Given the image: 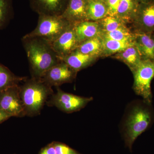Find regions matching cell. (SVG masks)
<instances>
[{
	"mask_svg": "<svg viewBox=\"0 0 154 154\" xmlns=\"http://www.w3.org/2000/svg\"><path fill=\"white\" fill-rule=\"evenodd\" d=\"M22 43L26 53L32 77L40 79L52 67L61 61L50 42L39 37H25Z\"/></svg>",
	"mask_w": 154,
	"mask_h": 154,
	"instance_id": "obj_1",
	"label": "cell"
},
{
	"mask_svg": "<svg viewBox=\"0 0 154 154\" xmlns=\"http://www.w3.org/2000/svg\"><path fill=\"white\" fill-rule=\"evenodd\" d=\"M149 104L143 102L131 103L125 115L122 131L127 146L131 150L137 138L150 126L153 113Z\"/></svg>",
	"mask_w": 154,
	"mask_h": 154,
	"instance_id": "obj_2",
	"label": "cell"
},
{
	"mask_svg": "<svg viewBox=\"0 0 154 154\" xmlns=\"http://www.w3.org/2000/svg\"><path fill=\"white\" fill-rule=\"evenodd\" d=\"M20 86V96L24 106L25 116L40 114L49 96L54 94L50 87L40 79L32 77Z\"/></svg>",
	"mask_w": 154,
	"mask_h": 154,
	"instance_id": "obj_3",
	"label": "cell"
},
{
	"mask_svg": "<svg viewBox=\"0 0 154 154\" xmlns=\"http://www.w3.org/2000/svg\"><path fill=\"white\" fill-rule=\"evenodd\" d=\"M72 24L61 15L41 14L39 15L36 28L24 36L41 37L50 42H52L58 38Z\"/></svg>",
	"mask_w": 154,
	"mask_h": 154,
	"instance_id": "obj_4",
	"label": "cell"
},
{
	"mask_svg": "<svg viewBox=\"0 0 154 154\" xmlns=\"http://www.w3.org/2000/svg\"><path fill=\"white\" fill-rule=\"evenodd\" d=\"M134 77V91L142 97L144 101L151 104L152 99L151 82L154 78L153 63L143 60L132 70Z\"/></svg>",
	"mask_w": 154,
	"mask_h": 154,
	"instance_id": "obj_5",
	"label": "cell"
},
{
	"mask_svg": "<svg viewBox=\"0 0 154 154\" xmlns=\"http://www.w3.org/2000/svg\"><path fill=\"white\" fill-rule=\"evenodd\" d=\"M92 100L93 97H82L66 93L57 87L56 93L51 95L47 104L65 113H70L79 111Z\"/></svg>",
	"mask_w": 154,
	"mask_h": 154,
	"instance_id": "obj_6",
	"label": "cell"
},
{
	"mask_svg": "<svg viewBox=\"0 0 154 154\" xmlns=\"http://www.w3.org/2000/svg\"><path fill=\"white\" fill-rule=\"evenodd\" d=\"M20 90V86L17 85L0 92V109L12 117L25 116Z\"/></svg>",
	"mask_w": 154,
	"mask_h": 154,
	"instance_id": "obj_7",
	"label": "cell"
},
{
	"mask_svg": "<svg viewBox=\"0 0 154 154\" xmlns=\"http://www.w3.org/2000/svg\"><path fill=\"white\" fill-rule=\"evenodd\" d=\"M77 72L68 65L61 61L52 67L40 79L50 87H56L72 82L75 79Z\"/></svg>",
	"mask_w": 154,
	"mask_h": 154,
	"instance_id": "obj_8",
	"label": "cell"
},
{
	"mask_svg": "<svg viewBox=\"0 0 154 154\" xmlns=\"http://www.w3.org/2000/svg\"><path fill=\"white\" fill-rule=\"evenodd\" d=\"M131 24L134 32L154 33V1L140 3Z\"/></svg>",
	"mask_w": 154,
	"mask_h": 154,
	"instance_id": "obj_9",
	"label": "cell"
},
{
	"mask_svg": "<svg viewBox=\"0 0 154 154\" xmlns=\"http://www.w3.org/2000/svg\"><path fill=\"white\" fill-rule=\"evenodd\" d=\"M50 43L59 58L68 55L76 50L80 43L77 40L74 24H72L55 41Z\"/></svg>",
	"mask_w": 154,
	"mask_h": 154,
	"instance_id": "obj_10",
	"label": "cell"
},
{
	"mask_svg": "<svg viewBox=\"0 0 154 154\" xmlns=\"http://www.w3.org/2000/svg\"><path fill=\"white\" fill-rule=\"evenodd\" d=\"M69 0H29L30 7L39 15L60 16Z\"/></svg>",
	"mask_w": 154,
	"mask_h": 154,
	"instance_id": "obj_11",
	"label": "cell"
},
{
	"mask_svg": "<svg viewBox=\"0 0 154 154\" xmlns=\"http://www.w3.org/2000/svg\"><path fill=\"white\" fill-rule=\"evenodd\" d=\"M134 32V45L143 60L154 61V34Z\"/></svg>",
	"mask_w": 154,
	"mask_h": 154,
	"instance_id": "obj_12",
	"label": "cell"
},
{
	"mask_svg": "<svg viewBox=\"0 0 154 154\" xmlns=\"http://www.w3.org/2000/svg\"><path fill=\"white\" fill-rule=\"evenodd\" d=\"M88 0H69L61 16L71 23L75 24L87 21V5Z\"/></svg>",
	"mask_w": 154,
	"mask_h": 154,
	"instance_id": "obj_13",
	"label": "cell"
},
{
	"mask_svg": "<svg viewBox=\"0 0 154 154\" xmlns=\"http://www.w3.org/2000/svg\"><path fill=\"white\" fill-rule=\"evenodd\" d=\"M74 28L79 43L94 38L101 36L102 30L98 22L84 21L74 24Z\"/></svg>",
	"mask_w": 154,
	"mask_h": 154,
	"instance_id": "obj_14",
	"label": "cell"
},
{
	"mask_svg": "<svg viewBox=\"0 0 154 154\" xmlns=\"http://www.w3.org/2000/svg\"><path fill=\"white\" fill-rule=\"evenodd\" d=\"M97 59L92 56L83 54L77 49L68 55L60 58L61 60L68 65L77 72L93 64Z\"/></svg>",
	"mask_w": 154,
	"mask_h": 154,
	"instance_id": "obj_15",
	"label": "cell"
},
{
	"mask_svg": "<svg viewBox=\"0 0 154 154\" xmlns=\"http://www.w3.org/2000/svg\"><path fill=\"white\" fill-rule=\"evenodd\" d=\"M87 20L98 22L108 16L107 3L102 0H88Z\"/></svg>",
	"mask_w": 154,
	"mask_h": 154,
	"instance_id": "obj_16",
	"label": "cell"
},
{
	"mask_svg": "<svg viewBox=\"0 0 154 154\" xmlns=\"http://www.w3.org/2000/svg\"><path fill=\"white\" fill-rule=\"evenodd\" d=\"M139 3L137 0H120L116 17L127 25L131 23L137 12Z\"/></svg>",
	"mask_w": 154,
	"mask_h": 154,
	"instance_id": "obj_17",
	"label": "cell"
},
{
	"mask_svg": "<svg viewBox=\"0 0 154 154\" xmlns=\"http://www.w3.org/2000/svg\"><path fill=\"white\" fill-rule=\"evenodd\" d=\"M113 57L124 63L132 71L142 60L140 54L134 44L121 52L114 54Z\"/></svg>",
	"mask_w": 154,
	"mask_h": 154,
	"instance_id": "obj_18",
	"label": "cell"
},
{
	"mask_svg": "<svg viewBox=\"0 0 154 154\" xmlns=\"http://www.w3.org/2000/svg\"><path fill=\"white\" fill-rule=\"evenodd\" d=\"M134 44V42L117 41L109 38H102V53L101 57H106L114 55L123 51Z\"/></svg>",
	"mask_w": 154,
	"mask_h": 154,
	"instance_id": "obj_19",
	"label": "cell"
},
{
	"mask_svg": "<svg viewBox=\"0 0 154 154\" xmlns=\"http://www.w3.org/2000/svg\"><path fill=\"white\" fill-rule=\"evenodd\" d=\"M77 50L85 54L94 57H101L102 53V38L97 36L81 42Z\"/></svg>",
	"mask_w": 154,
	"mask_h": 154,
	"instance_id": "obj_20",
	"label": "cell"
},
{
	"mask_svg": "<svg viewBox=\"0 0 154 154\" xmlns=\"http://www.w3.org/2000/svg\"><path fill=\"white\" fill-rule=\"evenodd\" d=\"M26 80V77L16 75L7 67L0 63V92L11 87L19 85V83Z\"/></svg>",
	"mask_w": 154,
	"mask_h": 154,
	"instance_id": "obj_21",
	"label": "cell"
},
{
	"mask_svg": "<svg viewBox=\"0 0 154 154\" xmlns=\"http://www.w3.org/2000/svg\"><path fill=\"white\" fill-rule=\"evenodd\" d=\"M101 36L117 41L134 42V32L127 26L110 32H103Z\"/></svg>",
	"mask_w": 154,
	"mask_h": 154,
	"instance_id": "obj_22",
	"label": "cell"
},
{
	"mask_svg": "<svg viewBox=\"0 0 154 154\" xmlns=\"http://www.w3.org/2000/svg\"><path fill=\"white\" fill-rule=\"evenodd\" d=\"M103 32H110L124 27H127L126 23L116 16H107L98 21Z\"/></svg>",
	"mask_w": 154,
	"mask_h": 154,
	"instance_id": "obj_23",
	"label": "cell"
},
{
	"mask_svg": "<svg viewBox=\"0 0 154 154\" xmlns=\"http://www.w3.org/2000/svg\"><path fill=\"white\" fill-rule=\"evenodd\" d=\"M12 15V0H0V30L8 24Z\"/></svg>",
	"mask_w": 154,
	"mask_h": 154,
	"instance_id": "obj_24",
	"label": "cell"
},
{
	"mask_svg": "<svg viewBox=\"0 0 154 154\" xmlns=\"http://www.w3.org/2000/svg\"><path fill=\"white\" fill-rule=\"evenodd\" d=\"M56 154H82L66 144L53 141Z\"/></svg>",
	"mask_w": 154,
	"mask_h": 154,
	"instance_id": "obj_25",
	"label": "cell"
},
{
	"mask_svg": "<svg viewBox=\"0 0 154 154\" xmlns=\"http://www.w3.org/2000/svg\"><path fill=\"white\" fill-rule=\"evenodd\" d=\"M120 0H107L106 2L108 8V15L116 16L117 9Z\"/></svg>",
	"mask_w": 154,
	"mask_h": 154,
	"instance_id": "obj_26",
	"label": "cell"
},
{
	"mask_svg": "<svg viewBox=\"0 0 154 154\" xmlns=\"http://www.w3.org/2000/svg\"><path fill=\"white\" fill-rule=\"evenodd\" d=\"M38 154H56L53 142L42 148Z\"/></svg>",
	"mask_w": 154,
	"mask_h": 154,
	"instance_id": "obj_27",
	"label": "cell"
},
{
	"mask_svg": "<svg viewBox=\"0 0 154 154\" xmlns=\"http://www.w3.org/2000/svg\"><path fill=\"white\" fill-rule=\"evenodd\" d=\"M11 117L12 116L8 113H6L4 110L0 109V123L6 121Z\"/></svg>",
	"mask_w": 154,
	"mask_h": 154,
	"instance_id": "obj_28",
	"label": "cell"
},
{
	"mask_svg": "<svg viewBox=\"0 0 154 154\" xmlns=\"http://www.w3.org/2000/svg\"><path fill=\"white\" fill-rule=\"evenodd\" d=\"M139 3H146L153 1L154 0H137Z\"/></svg>",
	"mask_w": 154,
	"mask_h": 154,
	"instance_id": "obj_29",
	"label": "cell"
},
{
	"mask_svg": "<svg viewBox=\"0 0 154 154\" xmlns=\"http://www.w3.org/2000/svg\"><path fill=\"white\" fill-rule=\"evenodd\" d=\"M102 1H104V2H107V0H102Z\"/></svg>",
	"mask_w": 154,
	"mask_h": 154,
	"instance_id": "obj_30",
	"label": "cell"
},
{
	"mask_svg": "<svg viewBox=\"0 0 154 154\" xmlns=\"http://www.w3.org/2000/svg\"><path fill=\"white\" fill-rule=\"evenodd\" d=\"M153 64H154V61L153 62Z\"/></svg>",
	"mask_w": 154,
	"mask_h": 154,
	"instance_id": "obj_31",
	"label": "cell"
},
{
	"mask_svg": "<svg viewBox=\"0 0 154 154\" xmlns=\"http://www.w3.org/2000/svg\"></svg>",
	"mask_w": 154,
	"mask_h": 154,
	"instance_id": "obj_32",
	"label": "cell"
}]
</instances>
